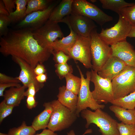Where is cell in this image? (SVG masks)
Listing matches in <instances>:
<instances>
[{
  "label": "cell",
  "instance_id": "1",
  "mask_svg": "<svg viewBox=\"0 0 135 135\" xmlns=\"http://www.w3.org/2000/svg\"><path fill=\"white\" fill-rule=\"evenodd\" d=\"M0 52L4 56L20 58L34 69L47 61L53 50L40 45L34 38L33 31L28 28L10 30L0 37Z\"/></svg>",
  "mask_w": 135,
  "mask_h": 135
},
{
  "label": "cell",
  "instance_id": "2",
  "mask_svg": "<svg viewBox=\"0 0 135 135\" xmlns=\"http://www.w3.org/2000/svg\"><path fill=\"white\" fill-rule=\"evenodd\" d=\"M80 115L86 120V128L93 124L99 128L101 135H120L118 129V122L102 109H97L94 112L84 110L81 112Z\"/></svg>",
  "mask_w": 135,
  "mask_h": 135
},
{
  "label": "cell",
  "instance_id": "3",
  "mask_svg": "<svg viewBox=\"0 0 135 135\" xmlns=\"http://www.w3.org/2000/svg\"><path fill=\"white\" fill-rule=\"evenodd\" d=\"M52 112L47 128L55 132L60 131L70 127L77 117L73 112L61 104L58 100L51 102Z\"/></svg>",
  "mask_w": 135,
  "mask_h": 135
},
{
  "label": "cell",
  "instance_id": "4",
  "mask_svg": "<svg viewBox=\"0 0 135 135\" xmlns=\"http://www.w3.org/2000/svg\"><path fill=\"white\" fill-rule=\"evenodd\" d=\"M90 36L92 69L98 72L111 56L112 49L100 37L96 28L92 30Z\"/></svg>",
  "mask_w": 135,
  "mask_h": 135
},
{
  "label": "cell",
  "instance_id": "5",
  "mask_svg": "<svg viewBox=\"0 0 135 135\" xmlns=\"http://www.w3.org/2000/svg\"><path fill=\"white\" fill-rule=\"evenodd\" d=\"M112 81L114 99L135 92V67L126 66Z\"/></svg>",
  "mask_w": 135,
  "mask_h": 135
},
{
  "label": "cell",
  "instance_id": "6",
  "mask_svg": "<svg viewBox=\"0 0 135 135\" xmlns=\"http://www.w3.org/2000/svg\"><path fill=\"white\" fill-rule=\"evenodd\" d=\"M76 66L81 80V86L78 95V101L76 112L78 117L81 112L87 109V108L95 110L98 109H103L105 106L98 103L92 96L90 88L91 71H88L86 72V78H85L79 66L77 65Z\"/></svg>",
  "mask_w": 135,
  "mask_h": 135
},
{
  "label": "cell",
  "instance_id": "7",
  "mask_svg": "<svg viewBox=\"0 0 135 135\" xmlns=\"http://www.w3.org/2000/svg\"><path fill=\"white\" fill-rule=\"evenodd\" d=\"M72 9L73 12L86 16L101 26L113 20L112 16L86 0H74Z\"/></svg>",
  "mask_w": 135,
  "mask_h": 135
},
{
  "label": "cell",
  "instance_id": "8",
  "mask_svg": "<svg viewBox=\"0 0 135 135\" xmlns=\"http://www.w3.org/2000/svg\"><path fill=\"white\" fill-rule=\"evenodd\" d=\"M119 15L117 22L109 28H102L98 35L100 37L109 45L126 40L132 26L121 14Z\"/></svg>",
  "mask_w": 135,
  "mask_h": 135
},
{
  "label": "cell",
  "instance_id": "9",
  "mask_svg": "<svg viewBox=\"0 0 135 135\" xmlns=\"http://www.w3.org/2000/svg\"><path fill=\"white\" fill-rule=\"evenodd\" d=\"M90 81L94 85V89L92 92V96L98 103L106 104L114 99L111 81L101 77L92 69Z\"/></svg>",
  "mask_w": 135,
  "mask_h": 135
},
{
  "label": "cell",
  "instance_id": "10",
  "mask_svg": "<svg viewBox=\"0 0 135 135\" xmlns=\"http://www.w3.org/2000/svg\"><path fill=\"white\" fill-rule=\"evenodd\" d=\"M58 23L48 20L42 27L33 31L34 37L40 45L53 50L52 43L58 38L64 37Z\"/></svg>",
  "mask_w": 135,
  "mask_h": 135
},
{
  "label": "cell",
  "instance_id": "11",
  "mask_svg": "<svg viewBox=\"0 0 135 135\" xmlns=\"http://www.w3.org/2000/svg\"><path fill=\"white\" fill-rule=\"evenodd\" d=\"M60 0H54L46 9L31 12L16 26L17 29L28 28L33 31L42 27L49 19L50 14Z\"/></svg>",
  "mask_w": 135,
  "mask_h": 135
},
{
  "label": "cell",
  "instance_id": "12",
  "mask_svg": "<svg viewBox=\"0 0 135 135\" xmlns=\"http://www.w3.org/2000/svg\"><path fill=\"white\" fill-rule=\"evenodd\" d=\"M90 38L78 35L74 45L68 51V55L74 61L82 63L85 68H92L90 52Z\"/></svg>",
  "mask_w": 135,
  "mask_h": 135
},
{
  "label": "cell",
  "instance_id": "13",
  "mask_svg": "<svg viewBox=\"0 0 135 135\" xmlns=\"http://www.w3.org/2000/svg\"><path fill=\"white\" fill-rule=\"evenodd\" d=\"M60 22L66 23L78 35L84 37H90L91 32L97 27L91 19L72 12Z\"/></svg>",
  "mask_w": 135,
  "mask_h": 135
},
{
  "label": "cell",
  "instance_id": "14",
  "mask_svg": "<svg viewBox=\"0 0 135 135\" xmlns=\"http://www.w3.org/2000/svg\"><path fill=\"white\" fill-rule=\"evenodd\" d=\"M12 58L20 67L21 70L19 75L16 78L23 86L28 88L30 84L33 83L35 86L36 92L43 87L44 84L38 82L34 69L22 59L14 56H12Z\"/></svg>",
  "mask_w": 135,
  "mask_h": 135
},
{
  "label": "cell",
  "instance_id": "15",
  "mask_svg": "<svg viewBox=\"0 0 135 135\" xmlns=\"http://www.w3.org/2000/svg\"><path fill=\"white\" fill-rule=\"evenodd\" d=\"M112 56L116 57L127 66L135 67V50L134 47L126 40L111 46Z\"/></svg>",
  "mask_w": 135,
  "mask_h": 135
},
{
  "label": "cell",
  "instance_id": "16",
  "mask_svg": "<svg viewBox=\"0 0 135 135\" xmlns=\"http://www.w3.org/2000/svg\"><path fill=\"white\" fill-rule=\"evenodd\" d=\"M126 66L120 58L111 56L98 73L101 77L112 81Z\"/></svg>",
  "mask_w": 135,
  "mask_h": 135
},
{
  "label": "cell",
  "instance_id": "17",
  "mask_svg": "<svg viewBox=\"0 0 135 135\" xmlns=\"http://www.w3.org/2000/svg\"><path fill=\"white\" fill-rule=\"evenodd\" d=\"M57 97L58 100L72 112L76 113L78 101V96L62 86L58 89Z\"/></svg>",
  "mask_w": 135,
  "mask_h": 135
},
{
  "label": "cell",
  "instance_id": "18",
  "mask_svg": "<svg viewBox=\"0 0 135 135\" xmlns=\"http://www.w3.org/2000/svg\"><path fill=\"white\" fill-rule=\"evenodd\" d=\"M74 0H62L54 7L49 20L59 23L72 12V6Z\"/></svg>",
  "mask_w": 135,
  "mask_h": 135
},
{
  "label": "cell",
  "instance_id": "19",
  "mask_svg": "<svg viewBox=\"0 0 135 135\" xmlns=\"http://www.w3.org/2000/svg\"><path fill=\"white\" fill-rule=\"evenodd\" d=\"M44 110L34 119L32 126L36 131L44 130L47 127L52 113L53 109L51 102H44Z\"/></svg>",
  "mask_w": 135,
  "mask_h": 135
},
{
  "label": "cell",
  "instance_id": "20",
  "mask_svg": "<svg viewBox=\"0 0 135 135\" xmlns=\"http://www.w3.org/2000/svg\"><path fill=\"white\" fill-rule=\"evenodd\" d=\"M26 88L23 85L20 87H11L5 90L3 97L6 103L14 107L18 106L24 98Z\"/></svg>",
  "mask_w": 135,
  "mask_h": 135
},
{
  "label": "cell",
  "instance_id": "21",
  "mask_svg": "<svg viewBox=\"0 0 135 135\" xmlns=\"http://www.w3.org/2000/svg\"><path fill=\"white\" fill-rule=\"evenodd\" d=\"M69 28L70 32L68 36L58 39L52 43V46L54 51H62L68 55L69 50L74 45L78 36L71 28Z\"/></svg>",
  "mask_w": 135,
  "mask_h": 135
},
{
  "label": "cell",
  "instance_id": "22",
  "mask_svg": "<svg viewBox=\"0 0 135 135\" xmlns=\"http://www.w3.org/2000/svg\"><path fill=\"white\" fill-rule=\"evenodd\" d=\"M109 108L122 122L127 124L135 125V109H127L114 105L110 106Z\"/></svg>",
  "mask_w": 135,
  "mask_h": 135
},
{
  "label": "cell",
  "instance_id": "23",
  "mask_svg": "<svg viewBox=\"0 0 135 135\" xmlns=\"http://www.w3.org/2000/svg\"><path fill=\"white\" fill-rule=\"evenodd\" d=\"M29 0H15L16 9L15 11L8 16L10 23L19 22L26 16V6Z\"/></svg>",
  "mask_w": 135,
  "mask_h": 135
},
{
  "label": "cell",
  "instance_id": "24",
  "mask_svg": "<svg viewBox=\"0 0 135 135\" xmlns=\"http://www.w3.org/2000/svg\"><path fill=\"white\" fill-rule=\"evenodd\" d=\"M102 8L117 13L118 15L122 8L134 5V3H128L124 0H100Z\"/></svg>",
  "mask_w": 135,
  "mask_h": 135
},
{
  "label": "cell",
  "instance_id": "25",
  "mask_svg": "<svg viewBox=\"0 0 135 135\" xmlns=\"http://www.w3.org/2000/svg\"><path fill=\"white\" fill-rule=\"evenodd\" d=\"M112 105L124 108L134 110L135 108V92L124 97L114 99L110 102Z\"/></svg>",
  "mask_w": 135,
  "mask_h": 135
},
{
  "label": "cell",
  "instance_id": "26",
  "mask_svg": "<svg viewBox=\"0 0 135 135\" xmlns=\"http://www.w3.org/2000/svg\"><path fill=\"white\" fill-rule=\"evenodd\" d=\"M54 0H29L26 7V15L32 12L46 9Z\"/></svg>",
  "mask_w": 135,
  "mask_h": 135
},
{
  "label": "cell",
  "instance_id": "27",
  "mask_svg": "<svg viewBox=\"0 0 135 135\" xmlns=\"http://www.w3.org/2000/svg\"><path fill=\"white\" fill-rule=\"evenodd\" d=\"M64 78L66 81V89L78 95L81 83L80 78L75 76L71 73L67 74Z\"/></svg>",
  "mask_w": 135,
  "mask_h": 135
},
{
  "label": "cell",
  "instance_id": "28",
  "mask_svg": "<svg viewBox=\"0 0 135 135\" xmlns=\"http://www.w3.org/2000/svg\"><path fill=\"white\" fill-rule=\"evenodd\" d=\"M36 131L32 126L26 125L25 121L17 127L10 129L8 134V135H34Z\"/></svg>",
  "mask_w": 135,
  "mask_h": 135
},
{
  "label": "cell",
  "instance_id": "29",
  "mask_svg": "<svg viewBox=\"0 0 135 135\" xmlns=\"http://www.w3.org/2000/svg\"><path fill=\"white\" fill-rule=\"evenodd\" d=\"M120 14L132 26H135V4L132 6L122 9L120 11Z\"/></svg>",
  "mask_w": 135,
  "mask_h": 135
},
{
  "label": "cell",
  "instance_id": "30",
  "mask_svg": "<svg viewBox=\"0 0 135 135\" xmlns=\"http://www.w3.org/2000/svg\"><path fill=\"white\" fill-rule=\"evenodd\" d=\"M55 72L60 80L65 78L69 73H72L73 70L72 66L68 64H56L54 65Z\"/></svg>",
  "mask_w": 135,
  "mask_h": 135
},
{
  "label": "cell",
  "instance_id": "31",
  "mask_svg": "<svg viewBox=\"0 0 135 135\" xmlns=\"http://www.w3.org/2000/svg\"><path fill=\"white\" fill-rule=\"evenodd\" d=\"M118 129L120 135H135V125L118 123Z\"/></svg>",
  "mask_w": 135,
  "mask_h": 135
},
{
  "label": "cell",
  "instance_id": "32",
  "mask_svg": "<svg viewBox=\"0 0 135 135\" xmlns=\"http://www.w3.org/2000/svg\"><path fill=\"white\" fill-rule=\"evenodd\" d=\"M14 107L7 104L4 100L0 104V123L12 113Z\"/></svg>",
  "mask_w": 135,
  "mask_h": 135
},
{
  "label": "cell",
  "instance_id": "33",
  "mask_svg": "<svg viewBox=\"0 0 135 135\" xmlns=\"http://www.w3.org/2000/svg\"><path fill=\"white\" fill-rule=\"evenodd\" d=\"M8 16L0 14V36L6 35L9 30L8 26L10 24Z\"/></svg>",
  "mask_w": 135,
  "mask_h": 135
},
{
  "label": "cell",
  "instance_id": "34",
  "mask_svg": "<svg viewBox=\"0 0 135 135\" xmlns=\"http://www.w3.org/2000/svg\"><path fill=\"white\" fill-rule=\"evenodd\" d=\"M53 60L56 64H64L67 63L68 61L70 58L69 56L62 51H53Z\"/></svg>",
  "mask_w": 135,
  "mask_h": 135
},
{
  "label": "cell",
  "instance_id": "35",
  "mask_svg": "<svg viewBox=\"0 0 135 135\" xmlns=\"http://www.w3.org/2000/svg\"><path fill=\"white\" fill-rule=\"evenodd\" d=\"M20 82L16 77L9 76L3 73H0V84Z\"/></svg>",
  "mask_w": 135,
  "mask_h": 135
},
{
  "label": "cell",
  "instance_id": "36",
  "mask_svg": "<svg viewBox=\"0 0 135 135\" xmlns=\"http://www.w3.org/2000/svg\"><path fill=\"white\" fill-rule=\"evenodd\" d=\"M22 86L19 83L12 82L0 84V96H3L4 92L7 88L12 87H20Z\"/></svg>",
  "mask_w": 135,
  "mask_h": 135
},
{
  "label": "cell",
  "instance_id": "37",
  "mask_svg": "<svg viewBox=\"0 0 135 135\" xmlns=\"http://www.w3.org/2000/svg\"><path fill=\"white\" fill-rule=\"evenodd\" d=\"M9 14L13 12L15 8V0H2Z\"/></svg>",
  "mask_w": 135,
  "mask_h": 135
},
{
  "label": "cell",
  "instance_id": "38",
  "mask_svg": "<svg viewBox=\"0 0 135 135\" xmlns=\"http://www.w3.org/2000/svg\"><path fill=\"white\" fill-rule=\"evenodd\" d=\"M26 102L27 107L29 109H32L35 108L37 104L35 97L32 96H27Z\"/></svg>",
  "mask_w": 135,
  "mask_h": 135
},
{
  "label": "cell",
  "instance_id": "39",
  "mask_svg": "<svg viewBox=\"0 0 135 135\" xmlns=\"http://www.w3.org/2000/svg\"><path fill=\"white\" fill-rule=\"evenodd\" d=\"M27 90L25 91L24 96H32L35 97L36 91L34 84L32 83L28 86Z\"/></svg>",
  "mask_w": 135,
  "mask_h": 135
},
{
  "label": "cell",
  "instance_id": "40",
  "mask_svg": "<svg viewBox=\"0 0 135 135\" xmlns=\"http://www.w3.org/2000/svg\"><path fill=\"white\" fill-rule=\"evenodd\" d=\"M34 72L36 76L46 73V70L42 64H38L34 69Z\"/></svg>",
  "mask_w": 135,
  "mask_h": 135
},
{
  "label": "cell",
  "instance_id": "41",
  "mask_svg": "<svg viewBox=\"0 0 135 135\" xmlns=\"http://www.w3.org/2000/svg\"><path fill=\"white\" fill-rule=\"evenodd\" d=\"M0 14L8 16L9 14L6 9L2 0H0Z\"/></svg>",
  "mask_w": 135,
  "mask_h": 135
},
{
  "label": "cell",
  "instance_id": "42",
  "mask_svg": "<svg viewBox=\"0 0 135 135\" xmlns=\"http://www.w3.org/2000/svg\"><path fill=\"white\" fill-rule=\"evenodd\" d=\"M48 78L46 73L42 74L36 76V79L38 82L44 83L46 82Z\"/></svg>",
  "mask_w": 135,
  "mask_h": 135
},
{
  "label": "cell",
  "instance_id": "43",
  "mask_svg": "<svg viewBox=\"0 0 135 135\" xmlns=\"http://www.w3.org/2000/svg\"><path fill=\"white\" fill-rule=\"evenodd\" d=\"M34 135H58L56 133L49 129H44L40 134H38Z\"/></svg>",
  "mask_w": 135,
  "mask_h": 135
},
{
  "label": "cell",
  "instance_id": "44",
  "mask_svg": "<svg viewBox=\"0 0 135 135\" xmlns=\"http://www.w3.org/2000/svg\"><path fill=\"white\" fill-rule=\"evenodd\" d=\"M92 132V130L91 129H88L86 130L84 133L82 135H85L88 134H90ZM67 135H76L73 130H70L67 134Z\"/></svg>",
  "mask_w": 135,
  "mask_h": 135
},
{
  "label": "cell",
  "instance_id": "45",
  "mask_svg": "<svg viewBox=\"0 0 135 135\" xmlns=\"http://www.w3.org/2000/svg\"><path fill=\"white\" fill-rule=\"evenodd\" d=\"M128 37L135 38V26H132V28L128 36Z\"/></svg>",
  "mask_w": 135,
  "mask_h": 135
},
{
  "label": "cell",
  "instance_id": "46",
  "mask_svg": "<svg viewBox=\"0 0 135 135\" xmlns=\"http://www.w3.org/2000/svg\"><path fill=\"white\" fill-rule=\"evenodd\" d=\"M0 135H8V134H4L2 132L0 133Z\"/></svg>",
  "mask_w": 135,
  "mask_h": 135
},
{
  "label": "cell",
  "instance_id": "47",
  "mask_svg": "<svg viewBox=\"0 0 135 135\" xmlns=\"http://www.w3.org/2000/svg\"><path fill=\"white\" fill-rule=\"evenodd\" d=\"M92 2H94L96 1V0H90Z\"/></svg>",
  "mask_w": 135,
  "mask_h": 135
}]
</instances>
